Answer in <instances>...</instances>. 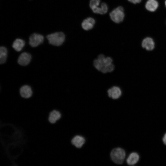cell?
<instances>
[{
    "instance_id": "obj_17",
    "label": "cell",
    "mask_w": 166,
    "mask_h": 166,
    "mask_svg": "<svg viewBox=\"0 0 166 166\" xmlns=\"http://www.w3.org/2000/svg\"><path fill=\"white\" fill-rule=\"evenodd\" d=\"M7 50L6 48L4 46L0 48V63L2 64L6 60L7 57Z\"/></svg>"
},
{
    "instance_id": "obj_4",
    "label": "cell",
    "mask_w": 166,
    "mask_h": 166,
    "mask_svg": "<svg viewBox=\"0 0 166 166\" xmlns=\"http://www.w3.org/2000/svg\"><path fill=\"white\" fill-rule=\"evenodd\" d=\"M111 19L114 22L119 23L123 21L124 17L123 7L119 6L113 10L109 14Z\"/></svg>"
},
{
    "instance_id": "obj_6",
    "label": "cell",
    "mask_w": 166,
    "mask_h": 166,
    "mask_svg": "<svg viewBox=\"0 0 166 166\" xmlns=\"http://www.w3.org/2000/svg\"><path fill=\"white\" fill-rule=\"evenodd\" d=\"M61 117V113L59 111L53 110L49 113L48 120L49 122L52 124L55 123Z\"/></svg>"
},
{
    "instance_id": "obj_9",
    "label": "cell",
    "mask_w": 166,
    "mask_h": 166,
    "mask_svg": "<svg viewBox=\"0 0 166 166\" xmlns=\"http://www.w3.org/2000/svg\"><path fill=\"white\" fill-rule=\"evenodd\" d=\"M20 93L22 98L28 99L31 97L32 92L31 87L29 86L24 85L21 88Z\"/></svg>"
},
{
    "instance_id": "obj_10",
    "label": "cell",
    "mask_w": 166,
    "mask_h": 166,
    "mask_svg": "<svg viewBox=\"0 0 166 166\" xmlns=\"http://www.w3.org/2000/svg\"><path fill=\"white\" fill-rule=\"evenodd\" d=\"M95 23V21L94 18L89 17L83 21L81 23V26L84 30H88L93 28Z\"/></svg>"
},
{
    "instance_id": "obj_3",
    "label": "cell",
    "mask_w": 166,
    "mask_h": 166,
    "mask_svg": "<svg viewBox=\"0 0 166 166\" xmlns=\"http://www.w3.org/2000/svg\"><path fill=\"white\" fill-rule=\"evenodd\" d=\"M125 151L120 148H115L112 150L110 153L112 160L116 164H122L125 157Z\"/></svg>"
},
{
    "instance_id": "obj_21",
    "label": "cell",
    "mask_w": 166,
    "mask_h": 166,
    "mask_svg": "<svg viewBox=\"0 0 166 166\" xmlns=\"http://www.w3.org/2000/svg\"><path fill=\"white\" fill-rule=\"evenodd\" d=\"M165 6L166 7V0L165 1Z\"/></svg>"
},
{
    "instance_id": "obj_12",
    "label": "cell",
    "mask_w": 166,
    "mask_h": 166,
    "mask_svg": "<svg viewBox=\"0 0 166 166\" xmlns=\"http://www.w3.org/2000/svg\"><path fill=\"white\" fill-rule=\"evenodd\" d=\"M85 141V139L83 137L77 135L72 138L71 142L72 144L76 147L79 148L82 147Z\"/></svg>"
},
{
    "instance_id": "obj_15",
    "label": "cell",
    "mask_w": 166,
    "mask_h": 166,
    "mask_svg": "<svg viewBox=\"0 0 166 166\" xmlns=\"http://www.w3.org/2000/svg\"><path fill=\"white\" fill-rule=\"evenodd\" d=\"M158 4L156 0H148L146 3L145 7L149 11L153 12L157 8Z\"/></svg>"
},
{
    "instance_id": "obj_8",
    "label": "cell",
    "mask_w": 166,
    "mask_h": 166,
    "mask_svg": "<svg viewBox=\"0 0 166 166\" xmlns=\"http://www.w3.org/2000/svg\"><path fill=\"white\" fill-rule=\"evenodd\" d=\"M107 93L109 97L114 99H118L121 94V89L116 86H113L109 89L107 91Z\"/></svg>"
},
{
    "instance_id": "obj_18",
    "label": "cell",
    "mask_w": 166,
    "mask_h": 166,
    "mask_svg": "<svg viewBox=\"0 0 166 166\" xmlns=\"http://www.w3.org/2000/svg\"><path fill=\"white\" fill-rule=\"evenodd\" d=\"M101 0H90L89 6L91 9L100 6Z\"/></svg>"
},
{
    "instance_id": "obj_20",
    "label": "cell",
    "mask_w": 166,
    "mask_h": 166,
    "mask_svg": "<svg viewBox=\"0 0 166 166\" xmlns=\"http://www.w3.org/2000/svg\"><path fill=\"white\" fill-rule=\"evenodd\" d=\"M162 140L164 144L166 145V133L164 134Z\"/></svg>"
},
{
    "instance_id": "obj_2",
    "label": "cell",
    "mask_w": 166,
    "mask_h": 166,
    "mask_svg": "<svg viewBox=\"0 0 166 166\" xmlns=\"http://www.w3.org/2000/svg\"><path fill=\"white\" fill-rule=\"evenodd\" d=\"M47 38L49 43L53 45L59 46L64 42L65 36L62 32H57L48 35Z\"/></svg>"
},
{
    "instance_id": "obj_16",
    "label": "cell",
    "mask_w": 166,
    "mask_h": 166,
    "mask_svg": "<svg viewBox=\"0 0 166 166\" xmlns=\"http://www.w3.org/2000/svg\"><path fill=\"white\" fill-rule=\"evenodd\" d=\"M25 45L24 41L21 39L17 38L14 42L12 47L17 51H21Z\"/></svg>"
},
{
    "instance_id": "obj_1",
    "label": "cell",
    "mask_w": 166,
    "mask_h": 166,
    "mask_svg": "<svg viewBox=\"0 0 166 166\" xmlns=\"http://www.w3.org/2000/svg\"><path fill=\"white\" fill-rule=\"evenodd\" d=\"M113 61V59L111 57H105L104 54H101L94 60L93 63L94 66L98 70L103 73H106L111 72L114 70L115 66Z\"/></svg>"
},
{
    "instance_id": "obj_5",
    "label": "cell",
    "mask_w": 166,
    "mask_h": 166,
    "mask_svg": "<svg viewBox=\"0 0 166 166\" xmlns=\"http://www.w3.org/2000/svg\"><path fill=\"white\" fill-rule=\"evenodd\" d=\"M44 39V37L42 35L34 33L29 38V44L31 47H36L42 43Z\"/></svg>"
},
{
    "instance_id": "obj_11",
    "label": "cell",
    "mask_w": 166,
    "mask_h": 166,
    "mask_svg": "<svg viewBox=\"0 0 166 166\" xmlns=\"http://www.w3.org/2000/svg\"><path fill=\"white\" fill-rule=\"evenodd\" d=\"M142 46L147 50H151L154 48V42L152 38L148 37L143 40L142 43Z\"/></svg>"
},
{
    "instance_id": "obj_13",
    "label": "cell",
    "mask_w": 166,
    "mask_h": 166,
    "mask_svg": "<svg viewBox=\"0 0 166 166\" xmlns=\"http://www.w3.org/2000/svg\"><path fill=\"white\" fill-rule=\"evenodd\" d=\"M108 9L107 4L105 2H103L101 4L100 6H99L91 9L95 13L103 14L107 13Z\"/></svg>"
},
{
    "instance_id": "obj_7",
    "label": "cell",
    "mask_w": 166,
    "mask_h": 166,
    "mask_svg": "<svg viewBox=\"0 0 166 166\" xmlns=\"http://www.w3.org/2000/svg\"><path fill=\"white\" fill-rule=\"evenodd\" d=\"M31 59V56L29 53L23 52L19 56L18 62L19 65L23 66H26L29 63Z\"/></svg>"
},
{
    "instance_id": "obj_14",
    "label": "cell",
    "mask_w": 166,
    "mask_h": 166,
    "mask_svg": "<svg viewBox=\"0 0 166 166\" xmlns=\"http://www.w3.org/2000/svg\"><path fill=\"white\" fill-rule=\"evenodd\" d=\"M139 159V156L136 152H132L129 155L126 160L127 164L129 165H132L136 164Z\"/></svg>"
},
{
    "instance_id": "obj_19",
    "label": "cell",
    "mask_w": 166,
    "mask_h": 166,
    "mask_svg": "<svg viewBox=\"0 0 166 166\" xmlns=\"http://www.w3.org/2000/svg\"><path fill=\"white\" fill-rule=\"evenodd\" d=\"M128 0L129 1V2L134 4H136L137 3H139L141 1V0Z\"/></svg>"
}]
</instances>
